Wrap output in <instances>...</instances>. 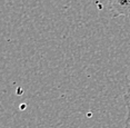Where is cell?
Listing matches in <instances>:
<instances>
[{"label": "cell", "mask_w": 130, "mask_h": 128, "mask_svg": "<svg viewBox=\"0 0 130 128\" xmlns=\"http://www.w3.org/2000/svg\"><path fill=\"white\" fill-rule=\"evenodd\" d=\"M108 8L112 17L130 19V0H108Z\"/></svg>", "instance_id": "cell-1"}, {"label": "cell", "mask_w": 130, "mask_h": 128, "mask_svg": "<svg viewBox=\"0 0 130 128\" xmlns=\"http://www.w3.org/2000/svg\"><path fill=\"white\" fill-rule=\"evenodd\" d=\"M123 99H125V105L127 108V117H126V127L130 128V84L127 87V90L123 95Z\"/></svg>", "instance_id": "cell-2"}]
</instances>
